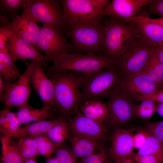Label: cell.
Here are the masks:
<instances>
[{
	"label": "cell",
	"instance_id": "8",
	"mask_svg": "<svg viewBox=\"0 0 163 163\" xmlns=\"http://www.w3.org/2000/svg\"><path fill=\"white\" fill-rule=\"evenodd\" d=\"M23 11L37 22L53 27L68 38L70 27L66 22L60 0H27Z\"/></svg>",
	"mask_w": 163,
	"mask_h": 163
},
{
	"label": "cell",
	"instance_id": "37",
	"mask_svg": "<svg viewBox=\"0 0 163 163\" xmlns=\"http://www.w3.org/2000/svg\"><path fill=\"white\" fill-rule=\"evenodd\" d=\"M147 12L149 14H156L163 18V0H152L148 5Z\"/></svg>",
	"mask_w": 163,
	"mask_h": 163
},
{
	"label": "cell",
	"instance_id": "9",
	"mask_svg": "<svg viewBox=\"0 0 163 163\" xmlns=\"http://www.w3.org/2000/svg\"><path fill=\"white\" fill-rule=\"evenodd\" d=\"M109 97L107 102L108 116L106 123L113 130L121 129L135 117V101L119 84Z\"/></svg>",
	"mask_w": 163,
	"mask_h": 163
},
{
	"label": "cell",
	"instance_id": "27",
	"mask_svg": "<svg viewBox=\"0 0 163 163\" xmlns=\"http://www.w3.org/2000/svg\"><path fill=\"white\" fill-rule=\"evenodd\" d=\"M46 134L53 143L59 147L64 143L69 137L68 120L65 117Z\"/></svg>",
	"mask_w": 163,
	"mask_h": 163
},
{
	"label": "cell",
	"instance_id": "11",
	"mask_svg": "<svg viewBox=\"0 0 163 163\" xmlns=\"http://www.w3.org/2000/svg\"><path fill=\"white\" fill-rule=\"evenodd\" d=\"M24 62L26 69L17 81L13 82L4 81L5 93L4 104L8 108L18 110L28 104L32 90L30 81L31 65V62L26 61Z\"/></svg>",
	"mask_w": 163,
	"mask_h": 163
},
{
	"label": "cell",
	"instance_id": "3",
	"mask_svg": "<svg viewBox=\"0 0 163 163\" xmlns=\"http://www.w3.org/2000/svg\"><path fill=\"white\" fill-rule=\"evenodd\" d=\"M68 38L70 40L69 53L104 55L105 27L102 20L91 25L70 27Z\"/></svg>",
	"mask_w": 163,
	"mask_h": 163
},
{
	"label": "cell",
	"instance_id": "44",
	"mask_svg": "<svg viewBox=\"0 0 163 163\" xmlns=\"http://www.w3.org/2000/svg\"><path fill=\"white\" fill-rule=\"evenodd\" d=\"M47 159L46 163H59L55 156Z\"/></svg>",
	"mask_w": 163,
	"mask_h": 163
},
{
	"label": "cell",
	"instance_id": "40",
	"mask_svg": "<svg viewBox=\"0 0 163 163\" xmlns=\"http://www.w3.org/2000/svg\"><path fill=\"white\" fill-rule=\"evenodd\" d=\"M5 87L4 80L0 75V101L1 103H4L5 98Z\"/></svg>",
	"mask_w": 163,
	"mask_h": 163
},
{
	"label": "cell",
	"instance_id": "13",
	"mask_svg": "<svg viewBox=\"0 0 163 163\" xmlns=\"http://www.w3.org/2000/svg\"><path fill=\"white\" fill-rule=\"evenodd\" d=\"M6 48L14 62L18 60L24 62L26 59H30L40 63L43 68L49 66L50 62L43 54L14 32H11L6 44Z\"/></svg>",
	"mask_w": 163,
	"mask_h": 163
},
{
	"label": "cell",
	"instance_id": "28",
	"mask_svg": "<svg viewBox=\"0 0 163 163\" xmlns=\"http://www.w3.org/2000/svg\"><path fill=\"white\" fill-rule=\"evenodd\" d=\"M142 72L154 82L161 86L163 84V65L159 60L155 51Z\"/></svg>",
	"mask_w": 163,
	"mask_h": 163
},
{
	"label": "cell",
	"instance_id": "34",
	"mask_svg": "<svg viewBox=\"0 0 163 163\" xmlns=\"http://www.w3.org/2000/svg\"><path fill=\"white\" fill-rule=\"evenodd\" d=\"M55 153L59 163H80L73 153L71 147L64 143L57 148Z\"/></svg>",
	"mask_w": 163,
	"mask_h": 163
},
{
	"label": "cell",
	"instance_id": "47",
	"mask_svg": "<svg viewBox=\"0 0 163 163\" xmlns=\"http://www.w3.org/2000/svg\"><path fill=\"white\" fill-rule=\"evenodd\" d=\"M161 89H163V83L161 86Z\"/></svg>",
	"mask_w": 163,
	"mask_h": 163
},
{
	"label": "cell",
	"instance_id": "45",
	"mask_svg": "<svg viewBox=\"0 0 163 163\" xmlns=\"http://www.w3.org/2000/svg\"><path fill=\"white\" fill-rule=\"evenodd\" d=\"M134 161L133 158H130L124 160L116 163H134Z\"/></svg>",
	"mask_w": 163,
	"mask_h": 163
},
{
	"label": "cell",
	"instance_id": "26",
	"mask_svg": "<svg viewBox=\"0 0 163 163\" xmlns=\"http://www.w3.org/2000/svg\"><path fill=\"white\" fill-rule=\"evenodd\" d=\"M27 4V0H0V15L7 20L13 21L19 17V11Z\"/></svg>",
	"mask_w": 163,
	"mask_h": 163
},
{
	"label": "cell",
	"instance_id": "17",
	"mask_svg": "<svg viewBox=\"0 0 163 163\" xmlns=\"http://www.w3.org/2000/svg\"><path fill=\"white\" fill-rule=\"evenodd\" d=\"M152 0H112L105 8L104 16L125 20L135 17Z\"/></svg>",
	"mask_w": 163,
	"mask_h": 163
},
{
	"label": "cell",
	"instance_id": "43",
	"mask_svg": "<svg viewBox=\"0 0 163 163\" xmlns=\"http://www.w3.org/2000/svg\"><path fill=\"white\" fill-rule=\"evenodd\" d=\"M151 20L153 22L158 24L163 27V18H161L155 19L151 18Z\"/></svg>",
	"mask_w": 163,
	"mask_h": 163
},
{
	"label": "cell",
	"instance_id": "7",
	"mask_svg": "<svg viewBox=\"0 0 163 163\" xmlns=\"http://www.w3.org/2000/svg\"><path fill=\"white\" fill-rule=\"evenodd\" d=\"M155 48L140 34L115 60L122 78L142 72Z\"/></svg>",
	"mask_w": 163,
	"mask_h": 163
},
{
	"label": "cell",
	"instance_id": "30",
	"mask_svg": "<svg viewBox=\"0 0 163 163\" xmlns=\"http://www.w3.org/2000/svg\"><path fill=\"white\" fill-rule=\"evenodd\" d=\"M18 144L21 155L25 160H34L40 155L34 137H25L19 138Z\"/></svg>",
	"mask_w": 163,
	"mask_h": 163
},
{
	"label": "cell",
	"instance_id": "29",
	"mask_svg": "<svg viewBox=\"0 0 163 163\" xmlns=\"http://www.w3.org/2000/svg\"><path fill=\"white\" fill-rule=\"evenodd\" d=\"M22 14L27 19V27L24 31L18 34L26 42L37 49V44L40 27L38 25L37 22L24 11H23Z\"/></svg>",
	"mask_w": 163,
	"mask_h": 163
},
{
	"label": "cell",
	"instance_id": "46",
	"mask_svg": "<svg viewBox=\"0 0 163 163\" xmlns=\"http://www.w3.org/2000/svg\"><path fill=\"white\" fill-rule=\"evenodd\" d=\"M24 163H38L34 160L27 159L25 161Z\"/></svg>",
	"mask_w": 163,
	"mask_h": 163
},
{
	"label": "cell",
	"instance_id": "2",
	"mask_svg": "<svg viewBox=\"0 0 163 163\" xmlns=\"http://www.w3.org/2000/svg\"><path fill=\"white\" fill-rule=\"evenodd\" d=\"M105 27L104 56L115 61L139 37V29L136 24L123 20L104 17Z\"/></svg>",
	"mask_w": 163,
	"mask_h": 163
},
{
	"label": "cell",
	"instance_id": "21",
	"mask_svg": "<svg viewBox=\"0 0 163 163\" xmlns=\"http://www.w3.org/2000/svg\"><path fill=\"white\" fill-rule=\"evenodd\" d=\"M79 111L87 117L98 122L106 123L108 116L107 103L101 100L85 101Z\"/></svg>",
	"mask_w": 163,
	"mask_h": 163
},
{
	"label": "cell",
	"instance_id": "12",
	"mask_svg": "<svg viewBox=\"0 0 163 163\" xmlns=\"http://www.w3.org/2000/svg\"><path fill=\"white\" fill-rule=\"evenodd\" d=\"M69 136L83 137L103 141L108 132L105 124L85 116L80 111L69 121Z\"/></svg>",
	"mask_w": 163,
	"mask_h": 163
},
{
	"label": "cell",
	"instance_id": "4",
	"mask_svg": "<svg viewBox=\"0 0 163 163\" xmlns=\"http://www.w3.org/2000/svg\"><path fill=\"white\" fill-rule=\"evenodd\" d=\"M65 18L70 27L89 25L101 21L109 0H60Z\"/></svg>",
	"mask_w": 163,
	"mask_h": 163
},
{
	"label": "cell",
	"instance_id": "23",
	"mask_svg": "<svg viewBox=\"0 0 163 163\" xmlns=\"http://www.w3.org/2000/svg\"><path fill=\"white\" fill-rule=\"evenodd\" d=\"M2 163H21L25 160L20 150L18 141L4 136L1 139Z\"/></svg>",
	"mask_w": 163,
	"mask_h": 163
},
{
	"label": "cell",
	"instance_id": "39",
	"mask_svg": "<svg viewBox=\"0 0 163 163\" xmlns=\"http://www.w3.org/2000/svg\"><path fill=\"white\" fill-rule=\"evenodd\" d=\"M145 100H150L155 102L163 103V89H160L152 94L143 97L140 102Z\"/></svg>",
	"mask_w": 163,
	"mask_h": 163
},
{
	"label": "cell",
	"instance_id": "22",
	"mask_svg": "<svg viewBox=\"0 0 163 163\" xmlns=\"http://www.w3.org/2000/svg\"><path fill=\"white\" fill-rule=\"evenodd\" d=\"M72 151L78 159L82 158L93 153L101 142L90 138L83 137H69Z\"/></svg>",
	"mask_w": 163,
	"mask_h": 163
},
{
	"label": "cell",
	"instance_id": "33",
	"mask_svg": "<svg viewBox=\"0 0 163 163\" xmlns=\"http://www.w3.org/2000/svg\"><path fill=\"white\" fill-rule=\"evenodd\" d=\"M141 102L139 104L135 106V117L144 119L150 118L156 112L155 102L150 100H145Z\"/></svg>",
	"mask_w": 163,
	"mask_h": 163
},
{
	"label": "cell",
	"instance_id": "1",
	"mask_svg": "<svg viewBox=\"0 0 163 163\" xmlns=\"http://www.w3.org/2000/svg\"><path fill=\"white\" fill-rule=\"evenodd\" d=\"M81 73L69 71L46 72L54 88V107L69 121L85 101L80 87Z\"/></svg>",
	"mask_w": 163,
	"mask_h": 163
},
{
	"label": "cell",
	"instance_id": "38",
	"mask_svg": "<svg viewBox=\"0 0 163 163\" xmlns=\"http://www.w3.org/2000/svg\"><path fill=\"white\" fill-rule=\"evenodd\" d=\"M138 133L133 136V141L134 148L138 149H141L144 145L145 141V136L142 132L135 130Z\"/></svg>",
	"mask_w": 163,
	"mask_h": 163
},
{
	"label": "cell",
	"instance_id": "24",
	"mask_svg": "<svg viewBox=\"0 0 163 163\" xmlns=\"http://www.w3.org/2000/svg\"><path fill=\"white\" fill-rule=\"evenodd\" d=\"M21 75L20 70L12 61L7 49L0 50V75L4 81L13 82Z\"/></svg>",
	"mask_w": 163,
	"mask_h": 163
},
{
	"label": "cell",
	"instance_id": "6",
	"mask_svg": "<svg viewBox=\"0 0 163 163\" xmlns=\"http://www.w3.org/2000/svg\"><path fill=\"white\" fill-rule=\"evenodd\" d=\"M122 78L116 67L90 73H81L80 87L85 101L101 100L109 96Z\"/></svg>",
	"mask_w": 163,
	"mask_h": 163
},
{
	"label": "cell",
	"instance_id": "36",
	"mask_svg": "<svg viewBox=\"0 0 163 163\" xmlns=\"http://www.w3.org/2000/svg\"><path fill=\"white\" fill-rule=\"evenodd\" d=\"M134 159L137 163H163V156L159 155L135 154Z\"/></svg>",
	"mask_w": 163,
	"mask_h": 163
},
{
	"label": "cell",
	"instance_id": "42",
	"mask_svg": "<svg viewBox=\"0 0 163 163\" xmlns=\"http://www.w3.org/2000/svg\"><path fill=\"white\" fill-rule=\"evenodd\" d=\"M156 112L161 117H163V103H159L156 105Z\"/></svg>",
	"mask_w": 163,
	"mask_h": 163
},
{
	"label": "cell",
	"instance_id": "5",
	"mask_svg": "<svg viewBox=\"0 0 163 163\" xmlns=\"http://www.w3.org/2000/svg\"><path fill=\"white\" fill-rule=\"evenodd\" d=\"M117 62L94 53L66 54L53 63L43 68L44 71H71L88 74L116 67Z\"/></svg>",
	"mask_w": 163,
	"mask_h": 163
},
{
	"label": "cell",
	"instance_id": "15",
	"mask_svg": "<svg viewBox=\"0 0 163 163\" xmlns=\"http://www.w3.org/2000/svg\"><path fill=\"white\" fill-rule=\"evenodd\" d=\"M30 62L31 84L41 99L43 106L54 107V88L53 82L45 73L40 63L33 61Z\"/></svg>",
	"mask_w": 163,
	"mask_h": 163
},
{
	"label": "cell",
	"instance_id": "35",
	"mask_svg": "<svg viewBox=\"0 0 163 163\" xmlns=\"http://www.w3.org/2000/svg\"><path fill=\"white\" fill-rule=\"evenodd\" d=\"M146 127L155 136L163 146V120L147 123Z\"/></svg>",
	"mask_w": 163,
	"mask_h": 163
},
{
	"label": "cell",
	"instance_id": "10",
	"mask_svg": "<svg viewBox=\"0 0 163 163\" xmlns=\"http://www.w3.org/2000/svg\"><path fill=\"white\" fill-rule=\"evenodd\" d=\"M67 38L53 27L43 25L40 27L37 49L53 63L63 55L70 53Z\"/></svg>",
	"mask_w": 163,
	"mask_h": 163
},
{
	"label": "cell",
	"instance_id": "19",
	"mask_svg": "<svg viewBox=\"0 0 163 163\" xmlns=\"http://www.w3.org/2000/svg\"><path fill=\"white\" fill-rule=\"evenodd\" d=\"M16 114L22 125L55 119L58 117L60 113L53 107L43 106L41 108L37 109L28 104L19 109Z\"/></svg>",
	"mask_w": 163,
	"mask_h": 163
},
{
	"label": "cell",
	"instance_id": "14",
	"mask_svg": "<svg viewBox=\"0 0 163 163\" xmlns=\"http://www.w3.org/2000/svg\"><path fill=\"white\" fill-rule=\"evenodd\" d=\"M119 84L134 101L138 102L160 90L161 86L142 72L122 78Z\"/></svg>",
	"mask_w": 163,
	"mask_h": 163
},
{
	"label": "cell",
	"instance_id": "41",
	"mask_svg": "<svg viewBox=\"0 0 163 163\" xmlns=\"http://www.w3.org/2000/svg\"><path fill=\"white\" fill-rule=\"evenodd\" d=\"M155 51L159 60L163 65V45L155 47Z\"/></svg>",
	"mask_w": 163,
	"mask_h": 163
},
{
	"label": "cell",
	"instance_id": "32",
	"mask_svg": "<svg viewBox=\"0 0 163 163\" xmlns=\"http://www.w3.org/2000/svg\"><path fill=\"white\" fill-rule=\"evenodd\" d=\"M34 137L40 155L43 156L47 159L51 157L53 153H55L58 147L53 143L46 134L38 135Z\"/></svg>",
	"mask_w": 163,
	"mask_h": 163
},
{
	"label": "cell",
	"instance_id": "16",
	"mask_svg": "<svg viewBox=\"0 0 163 163\" xmlns=\"http://www.w3.org/2000/svg\"><path fill=\"white\" fill-rule=\"evenodd\" d=\"M111 136V145L109 149L111 157L114 163L134 158L133 141V128L129 130L118 129L113 130Z\"/></svg>",
	"mask_w": 163,
	"mask_h": 163
},
{
	"label": "cell",
	"instance_id": "31",
	"mask_svg": "<svg viewBox=\"0 0 163 163\" xmlns=\"http://www.w3.org/2000/svg\"><path fill=\"white\" fill-rule=\"evenodd\" d=\"M109 149L101 142L93 153L81 158L80 163H114Z\"/></svg>",
	"mask_w": 163,
	"mask_h": 163
},
{
	"label": "cell",
	"instance_id": "18",
	"mask_svg": "<svg viewBox=\"0 0 163 163\" xmlns=\"http://www.w3.org/2000/svg\"><path fill=\"white\" fill-rule=\"evenodd\" d=\"M124 21L136 24L140 35L155 47L163 45V27L152 21L146 10Z\"/></svg>",
	"mask_w": 163,
	"mask_h": 163
},
{
	"label": "cell",
	"instance_id": "25",
	"mask_svg": "<svg viewBox=\"0 0 163 163\" xmlns=\"http://www.w3.org/2000/svg\"><path fill=\"white\" fill-rule=\"evenodd\" d=\"M144 133L145 141L143 146L136 154L139 155H159L163 156V146L155 136L147 128H134Z\"/></svg>",
	"mask_w": 163,
	"mask_h": 163
},
{
	"label": "cell",
	"instance_id": "20",
	"mask_svg": "<svg viewBox=\"0 0 163 163\" xmlns=\"http://www.w3.org/2000/svg\"><path fill=\"white\" fill-rule=\"evenodd\" d=\"M65 117L60 113L58 117L52 120H43L30 123L20 127L16 131L5 136L12 138H20L25 137H35L46 134L52 128L61 121Z\"/></svg>",
	"mask_w": 163,
	"mask_h": 163
}]
</instances>
